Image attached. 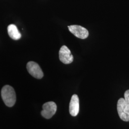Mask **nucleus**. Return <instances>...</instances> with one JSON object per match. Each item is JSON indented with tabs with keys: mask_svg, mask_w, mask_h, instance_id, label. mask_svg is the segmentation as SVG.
<instances>
[{
	"mask_svg": "<svg viewBox=\"0 0 129 129\" xmlns=\"http://www.w3.org/2000/svg\"><path fill=\"white\" fill-rule=\"evenodd\" d=\"M117 111L121 120L129 121V89L124 93V99L120 98L117 103Z\"/></svg>",
	"mask_w": 129,
	"mask_h": 129,
	"instance_id": "obj_1",
	"label": "nucleus"
},
{
	"mask_svg": "<svg viewBox=\"0 0 129 129\" xmlns=\"http://www.w3.org/2000/svg\"><path fill=\"white\" fill-rule=\"evenodd\" d=\"M1 96L5 104L12 107L15 103L16 97L14 88L9 85H5L1 91Z\"/></svg>",
	"mask_w": 129,
	"mask_h": 129,
	"instance_id": "obj_2",
	"label": "nucleus"
},
{
	"mask_svg": "<svg viewBox=\"0 0 129 129\" xmlns=\"http://www.w3.org/2000/svg\"><path fill=\"white\" fill-rule=\"evenodd\" d=\"M57 106L54 102H47L43 105L41 115L46 119H49L55 114Z\"/></svg>",
	"mask_w": 129,
	"mask_h": 129,
	"instance_id": "obj_3",
	"label": "nucleus"
},
{
	"mask_svg": "<svg viewBox=\"0 0 129 129\" xmlns=\"http://www.w3.org/2000/svg\"><path fill=\"white\" fill-rule=\"evenodd\" d=\"M28 72L35 78L41 79L44 76V74L40 67L34 61H30L26 65Z\"/></svg>",
	"mask_w": 129,
	"mask_h": 129,
	"instance_id": "obj_4",
	"label": "nucleus"
},
{
	"mask_svg": "<svg viewBox=\"0 0 129 129\" xmlns=\"http://www.w3.org/2000/svg\"><path fill=\"white\" fill-rule=\"evenodd\" d=\"M69 31L75 37L84 39L88 37L89 33L88 30L81 26L78 25H72L68 26Z\"/></svg>",
	"mask_w": 129,
	"mask_h": 129,
	"instance_id": "obj_5",
	"label": "nucleus"
},
{
	"mask_svg": "<svg viewBox=\"0 0 129 129\" xmlns=\"http://www.w3.org/2000/svg\"><path fill=\"white\" fill-rule=\"evenodd\" d=\"M59 57L60 61L64 64L71 63L74 59L71 51L66 46H63L61 47L59 52Z\"/></svg>",
	"mask_w": 129,
	"mask_h": 129,
	"instance_id": "obj_6",
	"label": "nucleus"
},
{
	"mask_svg": "<svg viewBox=\"0 0 129 129\" xmlns=\"http://www.w3.org/2000/svg\"><path fill=\"white\" fill-rule=\"evenodd\" d=\"M79 110V103L78 96L74 94L72 97L69 104V112L71 115L76 116L78 114Z\"/></svg>",
	"mask_w": 129,
	"mask_h": 129,
	"instance_id": "obj_7",
	"label": "nucleus"
},
{
	"mask_svg": "<svg viewBox=\"0 0 129 129\" xmlns=\"http://www.w3.org/2000/svg\"><path fill=\"white\" fill-rule=\"evenodd\" d=\"M8 33L10 37L12 39L17 40L21 38V34L19 31L17 26L14 24H10L7 28Z\"/></svg>",
	"mask_w": 129,
	"mask_h": 129,
	"instance_id": "obj_8",
	"label": "nucleus"
}]
</instances>
